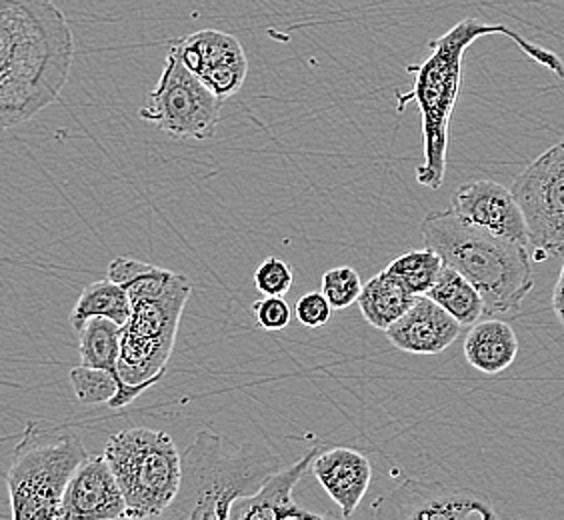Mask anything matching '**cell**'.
Wrapping results in <instances>:
<instances>
[{
  "label": "cell",
  "instance_id": "23",
  "mask_svg": "<svg viewBox=\"0 0 564 520\" xmlns=\"http://www.w3.org/2000/svg\"><path fill=\"white\" fill-rule=\"evenodd\" d=\"M51 102L34 93L31 88L14 85L0 78V130L19 127L22 122L33 119Z\"/></svg>",
  "mask_w": 564,
  "mask_h": 520
},
{
  "label": "cell",
  "instance_id": "1",
  "mask_svg": "<svg viewBox=\"0 0 564 520\" xmlns=\"http://www.w3.org/2000/svg\"><path fill=\"white\" fill-rule=\"evenodd\" d=\"M107 279L124 286L131 299V316L120 326L122 392L109 404L119 411L166 375L193 284L186 274L129 257L112 260Z\"/></svg>",
  "mask_w": 564,
  "mask_h": 520
},
{
  "label": "cell",
  "instance_id": "3",
  "mask_svg": "<svg viewBox=\"0 0 564 520\" xmlns=\"http://www.w3.org/2000/svg\"><path fill=\"white\" fill-rule=\"evenodd\" d=\"M421 237L477 289L489 316L517 315L534 289L529 247L470 227L451 206L423 218Z\"/></svg>",
  "mask_w": 564,
  "mask_h": 520
},
{
  "label": "cell",
  "instance_id": "11",
  "mask_svg": "<svg viewBox=\"0 0 564 520\" xmlns=\"http://www.w3.org/2000/svg\"><path fill=\"white\" fill-rule=\"evenodd\" d=\"M169 51L223 100L235 97L249 75V56L242 44L237 36L223 31L207 29L174 39Z\"/></svg>",
  "mask_w": 564,
  "mask_h": 520
},
{
  "label": "cell",
  "instance_id": "7",
  "mask_svg": "<svg viewBox=\"0 0 564 520\" xmlns=\"http://www.w3.org/2000/svg\"><path fill=\"white\" fill-rule=\"evenodd\" d=\"M87 456L76 436H43L36 424H29L7 475L12 519H63L68 480Z\"/></svg>",
  "mask_w": 564,
  "mask_h": 520
},
{
  "label": "cell",
  "instance_id": "20",
  "mask_svg": "<svg viewBox=\"0 0 564 520\" xmlns=\"http://www.w3.org/2000/svg\"><path fill=\"white\" fill-rule=\"evenodd\" d=\"M426 296L443 306L463 326H473L487 316V306L477 289L460 272L446 264Z\"/></svg>",
  "mask_w": 564,
  "mask_h": 520
},
{
  "label": "cell",
  "instance_id": "29",
  "mask_svg": "<svg viewBox=\"0 0 564 520\" xmlns=\"http://www.w3.org/2000/svg\"><path fill=\"white\" fill-rule=\"evenodd\" d=\"M553 308L554 315H556V318H558V321H561L564 326V262L563 269H561V272H558L556 284H554Z\"/></svg>",
  "mask_w": 564,
  "mask_h": 520
},
{
  "label": "cell",
  "instance_id": "17",
  "mask_svg": "<svg viewBox=\"0 0 564 520\" xmlns=\"http://www.w3.org/2000/svg\"><path fill=\"white\" fill-rule=\"evenodd\" d=\"M465 358L473 369L482 375H499L509 369L519 355V338L514 328L500 321V318H487L478 321L470 326L465 338Z\"/></svg>",
  "mask_w": 564,
  "mask_h": 520
},
{
  "label": "cell",
  "instance_id": "18",
  "mask_svg": "<svg viewBox=\"0 0 564 520\" xmlns=\"http://www.w3.org/2000/svg\"><path fill=\"white\" fill-rule=\"evenodd\" d=\"M414 301L416 294L411 293L394 274L384 269L367 284H362L357 303L370 326L387 331L413 306Z\"/></svg>",
  "mask_w": 564,
  "mask_h": 520
},
{
  "label": "cell",
  "instance_id": "14",
  "mask_svg": "<svg viewBox=\"0 0 564 520\" xmlns=\"http://www.w3.org/2000/svg\"><path fill=\"white\" fill-rule=\"evenodd\" d=\"M318 451L321 445L313 446L294 465L274 470L262 480L261 488L254 495L239 499L230 507L228 520L326 519V514L303 509L293 499L294 487L303 478L306 468H311Z\"/></svg>",
  "mask_w": 564,
  "mask_h": 520
},
{
  "label": "cell",
  "instance_id": "27",
  "mask_svg": "<svg viewBox=\"0 0 564 520\" xmlns=\"http://www.w3.org/2000/svg\"><path fill=\"white\" fill-rule=\"evenodd\" d=\"M254 318L261 328L269 333H279L291 325L293 313L284 296H262L261 301L252 304Z\"/></svg>",
  "mask_w": 564,
  "mask_h": 520
},
{
  "label": "cell",
  "instance_id": "8",
  "mask_svg": "<svg viewBox=\"0 0 564 520\" xmlns=\"http://www.w3.org/2000/svg\"><path fill=\"white\" fill-rule=\"evenodd\" d=\"M223 102L169 51L159 85L139 109V117L173 139L207 141L217 132Z\"/></svg>",
  "mask_w": 564,
  "mask_h": 520
},
{
  "label": "cell",
  "instance_id": "9",
  "mask_svg": "<svg viewBox=\"0 0 564 520\" xmlns=\"http://www.w3.org/2000/svg\"><path fill=\"white\" fill-rule=\"evenodd\" d=\"M510 191L521 206L534 260L564 257V141L532 161Z\"/></svg>",
  "mask_w": 564,
  "mask_h": 520
},
{
  "label": "cell",
  "instance_id": "28",
  "mask_svg": "<svg viewBox=\"0 0 564 520\" xmlns=\"http://www.w3.org/2000/svg\"><path fill=\"white\" fill-rule=\"evenodd\" d=\"M294 315L306 328H323L333 318V306L323 293H306L296 301Z\"/></svg>",
  "mask_w": 564,
  "mask_h": 520
},
{
  "label": "cell",
  "instance_id": "22",
  "mask_svg": "<svg viewBox=\"0 0 564 520\" xmlns=\"http://www.w3.org/2000/svg\"><path fill=\"white\" fill-rule=\"evenodd\" d=\"M443 267H445L443 257L436 250L424 247V249L411 250L399 259L392 260L391 264L387 267V271L394 274L411 293L421 296L431 291V286L438 279Z\"/></svg>",
  "mask_w": 564,
  "mask_h": 520
},
{
  "label": "cell",
  "instance_id": "19",
  "mask_svg": "<svg viewBox=\"0 0 564 520\" xmlns=\"http://www.w3.org/2000/svg\"><path fill=\"white\" fill-rule=\"evenodd\" d=\"M78 353H80V365L109 370L110 375L119 380V392L112 399L117 401L122 392V382L119 377L120 325L102 316L90 318L78 331Z\"/></svg>",
  "mask_w": 564,
  "mask_h": 520
},
{
  "label": "cell",
  "instance_id": "4",
  "mask_svg": "<svg viewBox=\"0 0 564 520\" xmlns=\"http://www.w3.org/2000/svg\"><path fill=\"white\" fill-rule=\"evenodd\" d=\"M281 468L279 456L257 443L232 446L220 434L200 431L181 455V483L161 519L228 520L230 507L254 495Z\"/></svg>",
  "mask_w": 564,
  "mask_h": 520
},
{
  "label": "cell",
  "instance_id": "16",
  "mask_svg": "<svg viewBox=\"0 0 564 520\" xmlns=\"http://www.w3.org/2000/svg\"><path fill=\"white\" fill-rule=\"evenodd\" d=\"M311 473L326 495L340 507V514L350 519L365 499L372 480V466L362 453L347 446H333L328 451H318Z\"/></svg>",
  "mask_w": 564,
  "mask_h": 520
},
{
  "label": "cell",
  "instance_id": "12",
  "mask_svg": "<svg viewBox=\"0 0 564 520\" xmlns=\"http://www.w3.org/2000/svg\"><path fill=\"white\" fill-rule=\"evenodd\" d=\"M451 208L470 227L529 247V230L521 206L507 186L495 181H473L456 188Z\"/></svg>",
  "mask_w": 564,
  "mask_h": 520
},
{
  "label": "cell",
  "instance_id": "2",
  "mask_svg": "<svg viewBox=\"0 0 564 520\" xmlns=\"http://www.w3.org/2000/svg\"><path fill=\"white\" fill-rule=\"evenodd\" d=\"M492 34L507 36L534 63L544 66L549 73L564 78V63L561 56L541 44L529 43L522 34L512 31L507 24L463 19L443 36L431 41V55L426 56L421 65L406 66V73L414 75V87L397 97L399 109H404L406 102L413 100L421 110L424 163L416 171V181L419 185L431 191H438L445 183L448 130L456 100L460 95L463 65L468 46L477 43L478 39Z\"/></svg>",
  "mask_w": 564,
  "mask_h": 520
},
{
  "label": "cell",
  "instance_id": "15",
  "mask_svg": "<svg viewBox=\"0 0 564 520\" xmlns=\"http://www.w3.org/2000/svg\"><path fill=\"white\" fill-rule=\"evenodd\" d=\"M463 325L426 294L416 296L413 306L394 321L384 335L394 348L409 355H441L455 345Z\"/></svg>",
  "mask_w": 564,
  "mask_h": 520
},
{
  "label": "cell",
  "instance_id": "26",
  "mask_svg": "<svg viewBox=\"0 0 564 520\" xmlns=\"http://www.w3.org/2000/svg\"><path fill=\"white\" fill-rule=\"evenodd\" d=\"M294 274L286 260L269 257L254 272V286L262 296H284L293 289Z\"/></svg>",
  "mask_w": 564,
  "mask_h": 520
},
{
  "label": "cell",
  "instance_id": "10",
  "mask_svg": "<svg viewBox=\"0 0 564 520\" xmlns=\"http://www.w3.org/2000/svg\"><path fill=\"white\" fill-rule=\"evenodd\" d=\"M380 520H492L497 510L482 495L443 483L406 478L370 505Z\"/></svg>",
  "mask_w": 564,
  "mask_h": 520
},
{
  "label": "cell",
  "instance_id": "13",
  "mask_svg": "<svg viewBox=\"0 0 564 520\" xmlns=\"http://www.w3.org/2000/svg\"><path fill=\"white\" fill-rule=\"evenodd\" d=\"M127 502L105 455L87 456L68 480L63 519H124Z\"/></svg>",
  "mask_w": 564,
  "mask_h": 520
},
{
  "label": "cell",
  "instance_id": "21",
  "mask_svg": "<svg viewBox=\"0 0 564 520\" xmlns=\"http://www.w3.org/2000/svg\"><path fill=\"white\" fill-rule=\"evenodd\" d=\"M97 316L110 318L120 326L124 325L131 316V299L127 289L110 279L85 286L70 313V325L78 333L87 321Z\"/></svg>",
  "mask_w": 564,
  "mask_h": 520
},
{
  "label": "cell",
  "instance_id": "24",
  "mask_svg": "<svg viewBox=\"0 0 564 520\" xmlns=\"http://www.w3.org/2000/svg\"><path fill=\"white\" fill-rule=\"evenodd\" d=\"M75 397L83 404H109L119 392V380L109 370L80 365L68 372Z\"/></svg>",
  "mask_w": 564,
  "mask_h": 520
},
{
  "label": "cell",
  "instance_id": "5",
  "mask_svg": "<svg viewBox=\"0 0 564 520\" xmlns=\"http://www.w3.org/2000/svg\"><path fill=\"white\" fill-rule=\"evenodd\" d=\"M75 61V36L53 0H0V78L55 102Z\"/></svg>",
  "mask_w": 564,
  "mask_h": 520
},
{
  "label": "cell",
  "instance_id": "25",
  "mask_svg": "<svg viewBox=\"0 0 564 520\" xmlns=\"http://www.w3.org/2000/svg\"><path fill=\"white\" fill-rule=\"evenodd\" d=\"M360 291H362V279L350 267H335L323 274L321 293L325 294L333 311H345L348 306H352L357 303Z\"/></svg>",
  "mask_w": 564,
  "mask_h": 520
},
{
  "label": "cell",
  "instance_id": "6",
  "mask_svg": "<svg viewBox=\"0 0 564 520\" xmlns=\"http://www.w3.org/2000/svg\"><path fill=\"white\" fill-rule=\"evenodd\" d=\"M105 458L127 502L124 519H161L181 483V453L173 436L132 426L110 436Z\"/></svg>",
  "mask_w": 564,
  "mask_h": 520
}]
</instances>
